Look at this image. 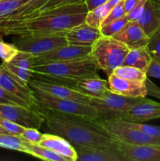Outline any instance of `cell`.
Instances as JSON below:
<instances>
[{"instance_id": "1", "label": "cell", "mask_w": 160, "mask_h": 161, "mask_svg": "<svg viewBox=\"0 0 160 161\" xmlns=\"http://www.w3.org/2000/svg\"><path fill=\"white\" fill-rule=\"evenodd\" d=\"M87 11L85 3L47 9L25 20L2 22L0 33L14 36L65 33L84 22Z\"/></svg>"}, {"instance_id": "2", "label": "cell", "mask_w": 160, "mask_h": 161, "mask_svg": "<svg viewBox=\"0 0 160 161\" xmlns=\"http://www.w3.org/2000/svg\"><path fill=\"white\" fill-rule=\"evenodd\" d=\"M53 134L63 137L73 146L115 148V142L96 119L65 114L39 107Z\"/></svg>"}, {"instance_id": "3", "label": "cell", "mask_w": 160, "mask_h": 161, "mask_svg": "<svg viewBox=\"0 0 160 161\" xmlns=\"http://www.w3.org/2000/svg\"><path fill=\"white\" fill-rule=\"evenodd\" d=\"M97 70L98 68L90 56L75 61L37 64L31 69L35 75L75 83L83 77L95 75Z\"/></svg>"}, {"instance_id": "4", "label": "cell", "mask_w": 160, "mask_h": 161, "mask_svg": "<svg viewBox=\"0 0 160 161\" xmlns=\"http://www.w3.org/2000/svg\"><path fill=\"white\" fill-rule=\"evenodd\" d=\"M128 50L126 46L115 38L101 36L91 47L89 56L98 69L109 75L123 64Z\"/></svg>"}, {"instance_id": "5", "label": "cell", "mask_w": 160, "mask_h": 161, "mask_svg": "<svg viewBox=\"0 0 160 161\" xmlns=\"http://www.w3.org/2000/svg\"><path fill=\"white\" fill-rule=\"evenodd\" d=\"M34 92L37 104L40 108L89 119H97L98 115L97 110L90 104L81 103L71 99L54 97L41 91H34Z\"/></svg>"}, {"instance_id": "6", "label": "cell", "mask_w": 160, "mask_h": 161, "mask_svg": "<svg viewBox=\"0 0 160 161\" xmlns=\"http://www.w3.org/2000/svg\"><path fill=\"white\" fill-rule=\"evenodd\" d=\"M110 138L115 142L131 145H160V138L146 135L125 124L122 119H96Z\"/></svg>"}, {"instance_id": "7", "label": "cell", "mask_w": 160, "mask_h": 161, "mask_svg": "<svg viewBox=\"0 0 160 161\" xmlns=\"http://www.w3.org/2000/svg\"><path fill=\"white\" fill-rule=\"evenodd\" d=\"M139 98L119 95L110 91L100 98L89 97V103L97 110V119H122L129 108Z\"/></svg>"}, {"instance_id": "8", "label": "cell", "mask_w": 160, "mask_h": 161, "mask_svg": "<svg viewBox=\"0 0 160 161\" xmlns=\"http://www.w3.org/2000/svg\"><path fill=\"white\" fill-rule=\"evenodd\" d=\"M65 33L18 36L13 39V43L19 50L28 52L36 57L68 44L66 39Z\"/></svg>"}, {"instance_id": "9", "label": "cell", "mask_w": 160, "mask_h": 161, "mask_svg": "<svg viewBox=\"0 0 160 161\" xmlns=\"http://www.w3.org/2000/svg\"><path fill=\"white\" fill-rule=\"evenodd\" d=\"M0 116L24 127L39 129L45 117L39 109L19 105H0Z\"/></svg>"}, {"instance_id": "10", "label": "cell", "mask_w": 160, "mask_h": 161, "mask_svg": "<svg viewBox=\"0 0 160 161\" xmlns=\"http://www.w3.org/2000/svg\"><path fill=\"white\" fill-rule=\"evenodd\" d=\"M29 86L34 91H41L61 98L71 99L81 103L89 104V97L75 87L54 83L42 79L32 78L29 81Z\"/></svg>"}, {"instance_id": "11", "label": "cell", "mask_w": 160, "mask_h": 161, "mask_svg": "<svg viewBox=\"0 0 160 161\" xmlns=\"http://www.w3.org/2000/svg\"><path fill=\"white\" fill-rule=\"evenodd\" d=\"M90 51L91 47H79L67 44L36 56L35 64L83 59L89 57Z\"/></svg>"}, {"instance_id": "12", "label": "cell", "mask_w": 160, "mask_h": 161, "mask_svg": "<svg viewBox=\"0 0 160 161\" xmlns=\"http://www.w3.org/2000/svg\"><path fill=\"white\" fill-rule=\"evenodd\" d=\"M115 149L126 161H160V145H131L115 142Z\"/></svg>"}, {"instance_id": "13", "label": "cell", "mask_w": 160, "mask_h": 161, "mask_svg": "<svg viewBox=\"0 0 160 161\" xmlns=\"http://www.w3.org/2000/svg\"><path fill=\"white\" fill-rule=\"evenodd\" d=\"M160 119V103L140 97L128 109L124 120L134 123H144L152 119Z\"/></svg>"}, {"instance_id": "14", "label": "cell", "mask_w": 160, "mask_h": 161, "mask_svg": "<svg viewBox=\"0 0 160 161\" xmlns=\"http://www.w3.org/2000/svg\"><path fill=\"white\" fill-rule=\"evenodd\" d=\"M108 88L112 93L130 97H144L147 95L145 81L126 80L111 73L108 75Z\"/></svg>"}, {"instance_id": "15", "label": "cell", "mask_w": 160, "mask_h": 161, "mask_svg": "<svg viewBox=\"0 0 160 161\" xmlns=\"http://www.w3.org/2000/svg\"><path fill=\"white\" fill-rule=\"evenodd\" d=\"M101 36L100 29L89 26L85 21L73 27L65 33L67 43L79 47H91Z\"/></svg>"}, {"instance_id": "16", "label": "cell", "mask_w": 160, "mask_h": 161, "mask_svg": "<svg viewBox=\"0 0 160 161\" xmlns=\"http://www.w3.org/2000/svg\"><path fill=\"white\" fill-rule=\"evenodd\" d=\"M112 37L126 46L129 50L146 47L149 39L136 21H129Z\"/></svg>"}, {"instance_id": "17", "label": "cell", "mask_w": 160, "mask_h": 161, "mask_svg": "<svg viewBox=\"0 0 160 161\" xmlns=\"http://www.w3.org/2000/svg\"><path fill=\"white\" fill-rule=\"evenodd\" d=\"M39 145L51 149L65 161H77L78 155L72 143L56 134H42Z\"/></svg>"}, {"instance_id": "18", "label": "cell", "mask_w": 160, "mask_h": 161, "mask_svg": "<svg viewBox=\"0 0 160 161\" xmlns=\"http://www.w3.org/2000/svg\"><path fill=\"white\" fill-rule=\"evenodd\" d=\"M78 161H126L115 148L83 147L74 146Z\"/></svg>"}, {"instance_id": "19", "label": "cell", "mask_w": 160, "mask_h": 161, "mask_svg": "<svg viewBox=\"0 0 160 161\" xmlns=\"http://www.w3.org/2000/svg\"><path fill=\"white\" fill-rule=\"evenodd\" d=\"M0 86L29 102L32 105L33 108L36 109L39 108L34 91L30 86H24L18 81H17L3 67V65L1 75H0Z\"/></svg>"}, {"instance_id": "20", "label": "cell", "mask_w": 160, "mask_h": 161, "mask_svg": "<svg viewBox=\"0 0 160 161\" xmlns=\"http://www.w3.org/2000/svg\"><path fill=\"white\" fill-rule=\"evenodd\" d=\"M136 21L148 38L151 37L160 28V3L147 0L142 14Z\"/></svg>"}, {"instance_id": "21", "label": "cell", "mask_w": 160, "mask_h": 161, "mask_svg": "<svg viewBox=\"0 0 160 161\" xmlns=\"http://www.w3.org/2000/svg\"><path fill=\"white\" fill-rule=\"evenodd\" d=\"M75 87L89 97H103L110 91L108 81L98 74L83 77L75 82Z\"/></svg>"}, {"instance_id": "22", "label": "cell", "mask_w": 160, "mask_h": 161, "mask_svg": "<svg viewBox=\"0 0 160 161\" xmlns=\"http://www.w3.org/2000/svg\"><path fill=\"white\" fill-rule=\"evenodd\" d=\"M152 60V56L147 47H138L128 50L123 64L135 67L147 72Z\"/></svg>"}, {"instance_id": "23", "label": "cell", "mask_w": 160, "mask_h": 161, "mask_svg": "<svg viewBox=\"0 0 160 161\" xmlns=\"http://www.w3.org/2000/svg\"><path fill=\"white\" fill-rule=\"evenodd\" d=\"M28 148V154L35 157L47 161H65L61 156L58 155L51 149L40 146L39 144H31L29 142H25Z\"/></svg>"}, {"instance_id": "24", "label": "cell", "mask_w": 160, "mask_h": 161, "mask_svg": "<svg viewBox=\"0 0 160 161\" xmlns=\"http://www.w3.org/2000/svg\"><path fill=\"white\" fill-rule=\"evenodd\" d=\"M109 12L110 9L104 3L92 10H88L85 17V22L89 26L100 29L102 22Z\"/></svg>"}, {"instance_id": "25", "label": "cell", "mask_w": 160, "mask_h": 161, "mask_svg": "<svg viewBox=\"0 0 160 161\" xmlns=\"http://www.w3.org/2000/svg\"><path fill=\"white\" fill-rule=\"evenodd\" d=\"M113 74L121 77V78L136 80V81L144 82L147 78V72L144 71L136 69L135 67H132V66L125 65V64H122V65L116 68L113 72Z\"/></svg>"}, {"instance_id": "26", "label": "cell", "mask_w": 160, "mask_h": 161, "mask_svg": "<svg viewBox=\"0 0 160 161\" xmlns=\"http://www.w3.org/2000/svg\"><path fill=\"white\" fill-rule=\"evenodd\" d=\"M3 65L17 81L24 86H29V81L33 75L32 71L13 65L10 63L3 62Z\"/></svg>"}, {"instance_id": "27", "label": "cell", "mask_w": 160, "mask_h": 161, "mask_svg": "<svg viewBox=\"0 0 160 161\" xmlns=\"http://www.w3.org/2000/svg\"><path fill=\"white\" fill-rule=\"evenodd\" d=\"M0 105H19V106H24L27 108H33V106L29 102L9 92V91L4 89L2 86H0Z\"/></svg>"}, {"instance_id": "28", "label": "cell", "mask_w": 160, "mask_h": 161, "mask_svg": "<svg viewBox=\"0 0 160 161\" xmlns=\"http://www.w3.org/2000/svg\"><path fill=\"white\" fill-rule=\"evenodd\" d=\"M128 22L129 20L127 19L126 16H124V17H121V18L115 20L113 21H111L110 23L103 25L100 28V33L104 36L112 37L116 33L119 32Z\"/></svg>"}, {"instance_id": "29", "label": "cell", "mask_w": 160, "mask_h": 161, "mask_svg": "<svg viewBox=\"0 0 160 161\" xmlns=\"http://www.w3.org/2000/svg\"><path fill=\"white\" fill-rule=\"evenodd\" d=\"M23 5V0H0V23Z\"/></svg>"}, {"instance_id": "30", "label": "cell", "mask_w": 160, "mask_h": 161, "mask_svg": "<svg viewBox=\"0 0 160 161\" xmlns=\"http://www.w3.org/2000/svg\"><path fill=\"white\" fill-rule=\"evenodd\" d=\"M35 55L28 53V52L20 50L18 53L16 55L15 58L9 63L13 65L18 66V67L31 70L35 64Z\"/></svg>"}, {"instance_id": "31", "label": "cell", "mask_w": 160, "mask_h": 161, "mask_svg": "<svg viewBox=\"0 0 160 161\" xmlns=\"http://www.w3.org/2000/svg\"><path fill=\"white\" fill-rule=\"evenodd\" d=\"M20 50L13 43H8L3 40L0 41V58L3 63H9Z\"/></svg>"}, {"instance_id": "32", "label": "cell", "mask_w": 160, "mask_h": 161, "mask_svg": "<svg viewBox=\"0 0 160 161\" xmlns=\"http://www.w3.org/2000/svg\"><path fill=\"white\" fill-rule=\"evenodd\" d=\"M123 123L126 124L129 127H131L133 128L136 129L146 135H151V136L156 137V138H160V127L158 126L149 125V124H144L142 123H134V122H129V121L122 119Z\"/></svg>"}, {"instance_id": "33", "label": "cell", "mask_w": 160, "mask_h": 161, "mask_svg": "<svg viewBox=\"0 0 160 161\" xmlns=\"http://www.w3.org/2000/svg\"><path fill=\"white\" fill-rule=\"evenodd\" d=\"M85 2H86V0H49L42 7H41L38 11H36L31 17H34L39 13L47 10V9H53V8L60 7V6H69V5L81 4V3H84Z\"/></svg>"}, {"instance_id": "34", "label": "cell", "mask_w": 160, "mask_h": 161, "mask_svg": "<svg viewBox=\"0 0 160 161\" xmlns=\"http://www.w3.org/2000/svg\"><path fill=\"white\" fill-rule=\"evenodd\" d=\"M146 47L152 57L160 58V28L149 37Z\"/></svg>"}, {"instance_id": "35", "label": "cell", "mask_w": 160, "mask_h": 161, "mask_svg": "<svg viewBox=\"0 0 160 161\" xmlns=\"http://www.w3.org/2000/svg\"><path fill=\"white\" fill-rule=\"evenodd\" d=\"M126 13H125V9H124V5H123V0L120 2L118 5H116L115 7H113L112 9L110 10V12L108 13V15L106 16V17L104 18V21L102 22L101 27L103 25H106V24L110 23L111 21H113L115 20H117V19L121 18V17L125 16ZM100 27V28H101Z\"/></svg>"}, {"instance_id": "36", "label": "cell", "mask_w": 160, "mask_h": 161, "mask_svg": "<svg viewBox=\"0 0 160 161\" xmlns=\"http://www.w3.org/2000/svg\"><path fill=\"white\" fill-rule=\"evenodd\" d=\"M27 142L31 144H39L42 138V134L39 131V129L35 127H26L24 131L20 135Z\"/></svg>"}, {"instance_id": "37", "label": "cell", "mask_w": 160, "mask_h": 161, "mask_svg": "<svg viewBox=\"0 0 160 161\" xmlns=\"http://www.w3.org/2000/svg\"><path fill=\"white\" fill-rule=\"evenodd\" d=\"M0 126H2L5 130H6L10 134L16 135H21L26 128L1 116H0Z\"/></svg>"}, {"instance_id": "38", "label": "cell", "mask_w": 160, "mask_h": 161, "mask_svg": "<svg viewBox=\"0 0 160 161\" xmlns=\"http://www.w3.org/2000/svg\"><path fill=\"white\" fill-rule=\"evenodd\" d=\"M147 77L159 79L160 80V58L152 57V62L147 71Z\"/></svg>"}, {"instance_id": "39", "label": "cell", "mask_w": 160, "mask_h": 161, "mask_svg": "<svg viewBox=\"0 0 160 161\" xmlns=\"http://www.w3.org/2000/svg\"><path fill=\"white\" fill-rule=\"evenodd\" d=\"M146 1L147 0H141L140 3L133 9H132L130 12H128L125 14L129 21H136L141 17V15L143 13V10H144Z\"/></svg>"}, {"instance_id": "40", "label": "cell", "mask_w": 160, "mask_h": 161, "mask_svg": "<svg viewBox=\"0 0 160 161\" xmlns=\"http://www.w3.org/2000/svg\"><path fill=\"white\" fill-rule=\"evenodd\" d=\"M145 84L147 90V95L157 97L160 99V88L155 84L152 81H151L148 78L146 79Z\"/></svg>"}, {"instance_id": "41", "label": "cell", "mask_w": 160, "mask_h": 161, "mask_svg": "<svg viewBox=\"0 0 160 161\" xmlns=\"http://www.w3.org/2000/svg\"><path fill=\"white\" fill-rule=\"evenodd\" d=\"M107 1L108 0H86L85 3H86L88 10H92V9L106 3Z\"/></svg>"}, {"instance_id": "42", "label": "cell", "mask_w": 160, "mask_h": 161, "mask_svg": "<svg viewBox=\"0 0 160 161\" xmlns=\"http://www.w3.org/2000/svg\"><path fill=\"white\" fill-rule=\"evenodd\" d=\"M141 0H123L124 9H125V13H128L132 9L135 7Z\"/></svg>"}, {"instance_id": "43", "label": "cell", "mask_w": 160, "mask_h": 161, "mask_svg": "<svg viewBox=\"0 0 160 161\" xmlns=\"http://www.w3.org/2000/svg\"><path fill=\"white\" fill-rule=\"evenodd\" d=\"M121 1H122V0H108L105 4L107 5V6H108L110 9V10H111L113 7H115L116 5L119 4Z\"/></svg>"}, {"instance_id": "44", "label": "cell", "mask_w": 160, "mask_h": 161, "mask_svg": "<svg viewBox=\"0 0 160 161\" xmlns=\"http://www.w3.org/2000/svg\"><path fill=\"white\" fill-rule=\"evenodd\" d=\"M0 134H10V133L8 132L6 130H5L2 126H0Z\"/></svg>"}, {"instance_id": "45", "label": "cell", "mask_w": 160, "mask_h": 161, "mask_svg": "<svg viewBox=\"0 0 160 161\" xmlns=\"http://www.w3.org/2000/svg\"><path fill=\"white\" fill-rule=\"evenodd\" d=\"M32 1H35V0H23V5L25 4V3H30V2H32Z\"/></svg>"}, {"instance_id": "46", "label": "cell", "mask_w": 160, "mask_h": 161, "mask_svg": "<svg viewBox=\"0 0 160 161\" xmlns=\"http://www.w3.org/2000/svg\"><path fill=\"white\" fill-rule=\"evenodd\" d=\"M2 70H3V64H0V75H1L2 73Z\"/></svg>"}, {"instance_id": "47", "label": "cell", "mask_w": 160, "mask_h": 161, "mask_svg": "<svg viewBox=\"0 0 160 161\" xmlns=\"http://www.w3.org/2000/svg\"><path fill=\"white\" fill-rule=\"evenodd\" d=\"M3 34H1V33H0V41L1 40H3Z\"/></svg>"}, {"instance_id": "48", "label": "cell", "mask_w": 160, "mask_h": 161, "mask_svg": "<svg viewBox=\"0 0 160 161\" xmlns=\"http://www.w3.org/2000/svg\"><path fill=\"white\" fill-rule=\"evenodd\" d=\"M153 1H155V2H158V3H159L160 0H153Z\"/></svg>"}, {"instance_id": "49", "label": "cell", "mask_w": 160, "mask_h": 161, "mask_svg": "<svg viewBox=\"0 0 160 161\" xmlns=\"http://www.w3.org/2000/svg\"><path fill=\"white\" fill-rule=\"evenodd\" d=\"M159 3H160V2H159Z\"/></svg>"}]
</instances>
